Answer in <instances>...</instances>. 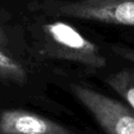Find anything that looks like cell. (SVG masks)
Here are the masks:
<instances>
[{"instance_id": "8992f818", "label": "cell", "mask_w": 134, "mask_h": 134, "mask_svg": "<svg viewBox=\"0 0 134 134\" xmlns=\"http://www.w3.org/2000/svg\"><path fill=\"white\" fill-rule=\"evenodd\" d=\"M0 80L23 84L26 80V72L23 66L15 59L7 55L0 49Z\"/></svg>"}, {"instance_id": "6da1fadb", "label": "cell", "mask_w": 134, "mask_h": 134, "mask_svg": "<svg viewBox=\"0 0 134 134\" xmlns=\"http://www.w3.org/2000/svg\"><path fill=\"white\" fill-rule=\"evenodd\" d=\"M42 29L48 55L95 68L106 66V58L97 46L72 25L63 21H53L44 24Z\"/></svg>"}, {"instance_id": "52a82bcc", "label": "cell", "mask_w": 134, "mask_h": 134, "mask_svg": "<svg viewBox=\"0 0 134 134\" xmlns=\"http://www.w3.org/2000/svg\"><path fill=\"white\" fill-rule=\"evenodd\" d=\"M112 49L118 55L127 59L128 61L134 62V50L128 49V48H124V47H119V46H112Z\"/></svg>"}, {"instance_id": "3957f363", "label": "cell", "mask_w": 134, "mask_h": 134, "mask_svg": "<svg viewBox=\"0 0 134 134\" xmlns=\"http://www.w3.org/2000/svg\"><path fill=\"white\" fill-rule=\"evenodd\" d=\"M71 91L107 134H134V110L89 87L72 84Z\"/></svg>"}, {"instance_id": "7a4b0ae2", "label": "cell", "mask_w": 134, "mask_h": 134, "mask_svg": "<svg viewBox=\"0 0 134 134\" xmlns=\"http://www.w3.org/2000/svg\"><path fill=\"white\" fill-rule=\"evenodd\" d=\"M44 7L52 16L134 26V0L49 1Z\"/></svg>"}, {"instance_id": "5b68a950", "label": "cell", "mask_w": 134, "mask_h": 134, "mask_svg": "<svg viewBox=\"0 0 134 134\" xmlns=\"http://www.w3.org/2000/svg\"><path fill=\"white\" fill-rule=\"evenodd\" d=\"M106 82L114 91L122 96L134 110V69H121L110 75Z\"/></svg>"}, {"instance_id": "ba28073f", "label": "cell", "mask_w": 134, "mask_h": 134, "mask_svg": "<svg viewBox=\"0 0 134 134\" xmlns=\"http://www.w3.org/2000/svg\"><path fill=\"white\" fill-rule=\"evenodd\" d=\"M5 43H6V36L3 31V29L0 27V47H3Z\"/></svg>"}, {"instance_id": "277c9868", "label": "cell", "mask_w": 134, "mask_h": 134, "mask_svg": "<svg viewBox=\"0 0 134 134\" xmlns=\"http://www.w3.org/2000/svg\"><path fill=\"white\" fill-rule=\"evenodd\" d=\"M0 134H73L54 120L37 113L9 109L0 113Z\"/></svg>"}]
</instances>
